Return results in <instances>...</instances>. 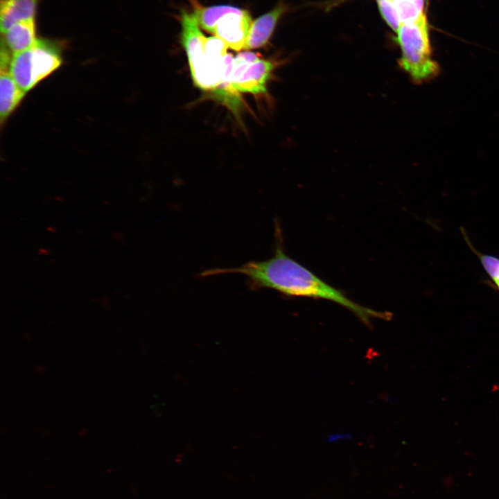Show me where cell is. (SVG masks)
<instances>
[{"label": "cell", "instance_id": "6da1fadb", "mask_svg": "<svg viewBox=\"0 0 499 499\" xmlns=\"http://www.w3.org/2000/svg\"><path fill=\"white\" fill-rule=\"evenodd\" d=\"M273 256L266 260L247 262L240 267L213 268L202 272L200 277L241 274L247 277L251 290H274L287 297L324 299L336 303L353 313L366 324L372 318L389 319L392 314L365 307L352 301L344 292L330 285L301 264L288 256L283 247L279 222H275Z\"/></svg>", "mask_w": 499, "mask_h": 499}, {"label": "cell", "instance_id": "7a4b0ae2", "mask_svg": "<svg viewBox=\"0 0 499 499\" xmlns=\"http://www.w3.org/2000/svg\"><path fill=\"white\" fill-rule=\"evenodd\" d=\"M401 51L399 67L416 84L436 77L439 64L432 58L426 14L416 21L401 24L396 33Z\"/></svg>", "mask_w": 499, "mask_h": 499}, {"label": "cell", "instance_id": "3957f363", "mask_svg": "<svg viewBox=\"0 0 499 499\" xmlns=\"http://www.w3.org/2000/svg\"><path fill=\"white\" fill-rule=\"evenodd\" d=\"M61 52L60 42L37 39L32 47L12 55L11 76L17 85L27 92L60 67Z\"/></svg>", "mask_w": 499, "mask_h": 499}, {"label": "cell", "instance_id": "277c9868", "mask_svg": "<svg viewBox=\"0 0 499 499\" xmlns=\"http://www.w3.org/2000/svg\"><path fill=\"white\" fill-rule=\"evenodd\" d=\"M181 43L186 51L193 82L200 89L213 91L222 81V72L213 66L206 55L207 37L200 28L194 12L182 10Z\"/></svg>", "mask_w": 499, "mask_h": 499}, {"label": "cell", "instance_id": "5b68a950", "mask_svg": "<svg viewBox=\"0 0 499 499\" xmlns=\"http://www.w3.org/2000/svg\"><path fill=\"white\" fill-rule=\"evenodd\" d=\"M277 65L276 61L262 59L256 53L249 51L239 53L234 58L230 76L232 89L238 94H265Z\"/></svg>", "mask_w": 499, "mask_h": 499}, {"label": "cell", "instance_id": "8992f818", "mask_svg": "<svg viewBox=\"0 0 499 499\" xmlns=\"http://www.w3.org/2000/svg\"><path fill=\"white\" fill-rule=\"evenodd\" d=\"M252 22L250 12L239 8L224 15L213 33L228 48L239 51L245 49Z\"/></svg>", "mask_w": 499, "mask_h": 499}, {"label": "cell", "instance_id": "52a82bcc", "mask_svg": "<svg viewBox=\"0 0 499 499\" xmlns=\"http://www.w3.org/2000/svg\"><path fill=\"white\" fill-rule=\"evenodd\" d=\"M288 10L285 0H279L271 10L254 21L245 49L251 50L265 46L270 40L279 21Z\"/></svg>", "mask_w": 499, "mask_h": 499}, {"label": "cell", "instance_id": "ba28073f", "mask_svg": "<svg viewBox=\"0 0 499 499\" xmlns=\"http://www.w3.org/2000/svg\"><path fill=\"white\" fill-rule=\"evenodd\" d=\"M39 0H1L0 28L2 33L15 24L35 19Z\"/></svg>", "mask_w": 499, "mask_h": 499}, {"label": "cell", "instance_id": "9c48e42d", "mask_svg": "<svg viewBox=\"0 0 499 499\" xmlns=\"http://www.w3.org/2000/svg\"><path fill=\"white\" fill-rule=\"evenodd\" d=\"M2 35L1 43L12 55L25 51L37 40L35 19L19 21Z\"/></svg>", "mask_w": 499, "mask_h": 499}, {"label": "cell", "instance_id": "30bf717a", "mask_svg": "<svg viewBox=\"0 0 499 499\" xmlns=\"http://www.w3.org/2000/svg\"><path fill=\"white\" fill-rule=\"evenodd\" d=\"M24 92L11 76L10 66H1L0 118L3 123L23 99Z\"/></svg>", "mask_w": 499, "mask_h": 499}, {"label": "cell", "instance_id": "8fae6325", "mask_svg": "<svg viewBox=\"0 0 499 499\" xmlns=\"http://www.w3.org/2000/svg\"><path fill=\"white\" fill-rule=\"evenodd\" d=\"M191 1L193 5V12L197 16L200 26L211 33H213L217 23L224 15L239 8L230 5L204 7L200 5L197 0Z\"/></svg>", "mask_w": 499, "mask_h": 499}, {"label": "cell", "instance_id": "7c38bea8", "mask_svg": "<svg viewBox=\"0 0 499 499\" xmlns=\"http://www.w3.org/2000/svg\"><path fill=\"white\" fill-rule=\"evenodd\" d=\"M401 24L416 21L425 14L424 0H389Z\"/></svg>", "mask_w": 499, "mask_h": 499}, {"label": "cell", "instance_id": "4fadbf2b", "mask_svg": "<svg viewBox=\"0 0 499 499\" xmlns=\"http://www.w3.org/2000/svg\"><path fill=\"white\" fill-rule=\"evenodd\" d=\"M475 253L478 255L495 287L499 290V259L491 255L481 254L477 252Z\"/></svg>", "mask_w": 499, "mask_h": 499}]
</instances>
